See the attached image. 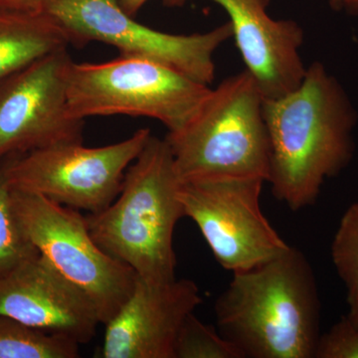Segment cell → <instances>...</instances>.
Listing matches in <instances>:
<instances>
[{
    "instance_id": "obj_8",
    "label": "cell",
    "mask_w": 358,
    "mask_h": 358,
    "mask_svg": "<svg viewBox=\"0 0 358 358\" xmlns=\"http://www.w3.org/2000/svg\"><path fill=\"white\" fill-rule=\"evenodd\" d=\"M44 11L64 26L72 44L112 45L122 56L162 63L208 86L215 77L214 53L232 37L229 22L190 35L157 31L134 20L119 0H54Z\"/></svg>"
},
{
    "instance_id": "obj_19",
    "label": "cell",
    "mask_w": 358,
    "mask_h": 358,
    "mask_svg": "<svg viewBox=\"0 0 358 358\" xmlns=\"http://www.w3.org/2000/svg\"><path fill=\"white\" fill-rule=\"evenodd\" d=\"M315 358H358V326L348 317H341L320 336Z\"/></svg>"
},
{
    "instance_id": "obj_15",
    "label": "cell",
    "mask_w": 358,
    "mask_h": 358,
    "mask_svg": "<svg viewBox=\"0 0 358 358\" xmlns=\"http://www.w3.org/2000/svg\"><path fill=\"white\" fill-rule=\"evenodd\" d=\"M81 345L69 336L0 315V358H77Z\"/></svg>"
},
{
    "instance_id": "obj_22",
    "label": "cell",
    "mask_w": 358,
    "mask_h": 358,
    "mask_svg": "<svg viewBox=\"0 0 358 358\" xmlns=\"http://www.w3.org/2000/svg\"><path fill=\"white\" fill-rule=\"evenodd\" d=\"M343 7L350 13H358V0H343Z\"/></svg>"
},
{
    "instance_id": "obj_20",
    "label": "cell",
    "mask_w": 358,
    "mask_h": 358,
    "mask_svg": "<svg viewBox=\"0 0 358 358\" xmlns=\"http://www.w3.org/2000/svg\"><path fill=\"white\" fill-rule=\"evenodd\" d=\"M54 0H0V7L16 10H45Z\"/></svg>"
},
{
    "instance_id": "obj_7",
    "label": "cell",
    "mask_w": 358,
    "mask_h": 358,
    "mask_svg": "<svg viewBox=\"0 0 358 358\" xmlns=\"http://www.w3.org/2000/svg\"><path fill=\"white\" fill-rule=\"evenodd\" d=\"M150 136V129H141L126 140L105 147L67 143L7 157V179L14 189L98 213L117 199L127 169Z\"/></svg>"
},
{
    "instance_id": "obj_11",
    "label": "cell",
    "mask_w": 358,
    "mask_h": 358,
    "mask_svg": "<svg viewBox=\"0 0 358 358\" xmlns=\"http://www.w3.org/2000/svg\"><path fill=\"white\" fill-rule=\"evenodd\" d=\"M201 303L192 280L155 284L136 278L133 293L105 324L101 357L174 358L179 329Z\"/></svg>"
},
{
    "instance_id": "obj_21",
    "label": "cell",
    "mask_w": 358,
    "mask_h": 358,
    "mask_svg": "<svg viewBox=\"0 0 358 358\" xmlns=\"http://www.w3.org/2000/svg\"><path fill=\"white\" fill-rule=\"evenodd\" d=\"M119 1L122 9L129 15L134 16L147 3L148 0H119Z\"/></svg>"
},
{
    "instance_id": "obj_18",
    "label": "cell",
    "mask_w": 358,
    "mask_h": 358,
    "mask_svg": "<svg viewBox=\"0 0 358 358\" xmlns=\"http://www.w3.org/2000/svg\"><path fill=\"white\" fill-rule=\"evenodd\" d=\"M174 358H244L241 352L218 329L190 313L179 329Z\"/></svg>"
},
{
    "instance_id": "obj_3",
    "label": "cell",
    "mask_w": 358,
    "mask_h": 358,
    "mask_svg": "<svg viewBox=\"0 0 358 358\" xmlns=\"http://www.w3.org/2000/svg\"><path fill=\"white\" fill-rule=\"evenodd\" d=\"M179 185L169 143L152 134L127 169L117 199L103 211L85 216L96 243L143 281L176 279L174 231L185 217Z\"/></svg>"
},
{
    "instance_id": "obj_6",
    "label": "cell",
    "mask_w": 358,
    "mask_h": 358,
    "mask_svg": "<svg viewBox=\"0 0 358 358\" xmlns=\"http://www.w3.org/2000/svg\"><path fill=\"white\" fill-rule=\"evenodd\" d=\"M11 189L14 210L39 255L88 296L101 324H107L133 293L138 278L133 268L96 243L76 209Z\"/></svg>"
},
{
    "instance_id": "obj_16",
    "label": "cell",
    "mask_w": 358,
    "mask_h": 358,
    "mask_svg": "<svg viewBox=\"0 0 358 358\" xmlns=\"http://www.w3.org/2000/svg\"><path fill=\"white\" fill-rule=\"evenodd\" d=\"M39 256L14 210L6 162L0 160V278Z\"/></svg>"
},
{
    "instance_id": "obj_5",
    "label": "cell",
    "mask_w": 358,
    "mask_h": 358,
    "mask_svg": "<svg viewBox=\"0 0 358 358\" xmlns=\"http://www.w3.org/2000/svg\"><path fill=\"white\" fill-rule=\"evenodd\" d=\"M208 85L162 63L120 55L103 63H75L68 73L71 117L126 115L157 120L169 133L185 127L210 93Z\"/></svg>"
},
{
    "instance_id": "obj_1",
    "label": "cell",
    "mask_w": 358,
    "mask_h": 358,
    "mask_svg": "<svg viewBox=\"0 0 358 358\" xmlns=\"http://www.w3.org/2000/svg\"><path fill=\"white\" fill-rule=\"evenodd\" d=\"M263 112L273 194L293 211L315 204L326 179L352 157L355 115L345 91L324 66L313 63L293 91L264 99Z\"/></svg>"
},
{
    "instance_id": "obj_13",
    "label": "cell",
    "mask_w": 358,
    "mask_h": 358,
    "mask_svg": "<svg viewBox=\"0 0 358 358\" xmlns=\"http://www.w3.org/2000/svg\"><path fill=\"white\" fill-rule=\"evenodd\" d=\"M166 6H182L187 0H162ZM230 17L232 36L246 70L256 80L264 99L279 98L296 89L307 68L300 55L303 32L292 20L268 15L270 0H212Z\"/></svg>"
},
{
    "instance_id": "obj_23",
    "label": "cell",
    "mask_w": 358,
    "mask_h": 358,
    "mask_svg": "<svg viewBox=\"0 0 358 358\" xmlns=\"http://www.w3.org/2000/svg\"><path fill=\"white\" fill-rule=\"evenodd\" d=\"M329 2L334 9H339L343 7V0H329Z\"/></svg>"
},
{
    "instance_id": "obj_9",
    "label": "cell",
    "mask_w": 358,
    "mask_h": 358,
    "mask_svg": "<svg viewBox=\"0 0 358 358\" xmlns=\"http://www.w3.org/2000/svg\"><path fill=\"white\" fill-rule=\"evenodd\" d=\"M264 183L218 179L179 185L185 217L194 221L216 261L232 274L268 262L289 247L261 209Z\"/></svg>"
},
{
    "instance_id": "obj_2",
    "label": "cell",
    "mask_w": 358,
    "mask_h": 358,
    "mask_svg": "<svg viewBox=\"0 0 358 358\" xmlns=\"http://www.w3.org/2000/svg\"><path fill=\"white\" fill-rule=\"evenodd\" d=\"M219 333L244 358H315L320 303L312 266L300 250L233 273L214 303Z\"/></svg>"
},
{
    "instance_id": "obj_14",
    "label": "cell",
    "mask_w": 358,
    "mask_h": 358,
    "mask_svg": "<svg viewBox=\"0 0 358 358\" xmlns=\"http://www.w3.org/2000/svg\"><path fill=\"white\" fill-rule=\"evenodd\" d=\"M69 44L64 26L47 11L0 7V80Z\"/></svg>"
},
{
    "instance_id": "obj_17",
    "label": "cell",
    "mask_w": 358,
    "mask_h": 358,
    "mask_svg": "<svg viewBox=\"0 0 358 358\" xmlns=\"http://www.w3.org/2000/svg\"><path fill=\"white\" fill-rule=\"evenodd\" d=\"M331 259L346 289L345 317L358 326V201L341 219L331 244Z\"/></svg>"
},
{
    "instance_id": "obj_4",
    "label": "cell",
    "mask_w": 358,
    "mask_h": 358,
    "mask_svg": "<svg viewBox=\"0 0 358 358\" xmlns=\"http://www.w3.org/2000/svg\"><path fill=\"white\" fill-rule=\"evenodd\" d=\"M263 103L262 92L247 70L211 89L185 126L166 138L180 182H267L271 148Z\"/></svg>"
},
{
    "instance_id": "obj_10",
    "label": "cell",
    "mask_w": 358,
    "mask_h": 358,
    "mask_svg": "<svg viewBox=\"0 0 358 358\" xmlns=\"http://www.w3.org/2000/svg\"><path fill=\"white\" fill-rule=\"evenodd\" d=\"M67 49L0 80V160L67 143H83L84 121L68 110Z\"/></svg>"
},
{
    "instance_id": "obj_12",
    "label": "cell",
    "mask_w": 358,
    "mask_h": 358,
    "mask_svg": "<svg viewBox=\"0 0 358 358\" xmlns=\"http://www.w3.org/2000/svg\"><path fill=\"white\" fill-rule=\"evenodd\" d=\"M0 315L80 345L102 324L88 296L40 255L0 278Z\"/></svg>"
}]
</instances>
